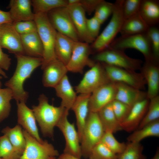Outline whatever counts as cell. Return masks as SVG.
Segmentation results:
<instances>
[{"label": "cell", "mask_w": 159, "mask_h": 159, "mask_svg": "<svg viewBox=\"0 0 159 159\" xmlns=\"http://www.w3.org/2000/svg\"><path fill=\"white\" fill-rule=\"evenodd\" d=\"M15 55L17 59L16 69L13 76L5 82V85L11 90L13 99L16 103L21 102L26 103L29 95L28 92L23 88L24 82L30 77L36 68L41 66L42 58L25 55Z\"/></svg>", "instance_id": "obj_1"}, {"label": "cell", "mask_w": 159, "mask_h": 159, "mask_svg": "<svg viewBox=\"0 0 159 159\" xmlns=\"http://www.w3.org/2000/svg\"><path fill=\"white\" fill-rule=\"evenodd\" d=\"M38 100V105L33 106L32 110L43 135L53 138L54 127L56 126L66 109L60 105L57 107L50 105L48 98L43 94L39 95Z\"/></svg>", "instance_id": "obj_2"}, {"label": "cell", "mask_w": 159, "mask_h": 159, "mask_svg": "<svg viewBox=\"0 0 159 159\" xmlns=\"http://www.w3.org/2000/svg\"><path fill=\"white\" fill-rule=\"evenodd\" d=\"M34 21L43 47L41 69L43 70L51 62L57 59L54 50L57 31L50 23L46 13L34 14Z\"/></svg>", "instance_id": "obj_3"}, {"label": "cell", "mask_w": 159, "mask_h": 159, "mask_svg": "<svg viewBox=\"0 0 159 159\" xmlns=\"http://www.w3.org/2000/svg\"><path fill=\"white\" fill-rule=\"evenodd\" d=\"M122 0H116L111 19L106 27L92 43V49L98 52L109 47L120 33L125 20L122 9Z\"/></svg>", "instance_id": "obj_4"}, {"label": "cell", "mask_w": 159, "mask_h": 159, "mask_svg": "<svg viewBox=\"0 0 159 159\" xmlns=\"http://www.w3.org/2000/svg\"><path fill=\"white\" fill-rule=\"evenodd\" d=\"M105 132L97 113L89 112L80 140L82 156L88 158L91 150L101 142Z\"/></svg>", "instance_id": "obj_5"}, {"label": "cell", "mask_w": 159, "mask_h": 159, "mask_svg": "<svg viewBox=\"0 0 159 159\" xmlns=\"http://www.w3.org/2000/svg\"><path fill=\"white\" fill-rule=\"evenodd\" d=\"M94 59L95 62L134 71L140 69L143 63L140 59L128 56L124 51L110 47L97 52Z\"/></svg>", "instance_id": "obj_6"}, {"label": "cell", "mask_w": 159, "mask_h": 159, "mask_svg": "<svg viewBox=\"0 0 159 159\" xmlns=\"http://www.w3.org/2000/svg\"><path fill=\"white\" fill-rule=\"evenodd\" d=\"M109 47L123 51L127 49H135L143 54L145 61H155L153 58L150 44L146 33L121 35L115 39Z\"/></svg>", "instance_id": "obj_7"}, {"label": "cell", "mask_w": 159, "mask_h": 159, "mask_svg": "<svg viewBox=\"0 0 159 159\" xmlns=\"http://www.w3.org/2000/svg\"><path fill=\"white\" fill-rule=\"evenodd\" d=\"M111 82L102 64L96 62L76 87V92L80 94H91L100 87Z\"/></svg>", "instance_id": "obj_8"}, {"label": "cell", "mask_w": 159, "mask_h": 159, "mask_svg": "<svg viewBox=\"0 0 159 159\" xmlns=\"http://www.w3.org/2000/svg\"><path fill=\"white\" fill-rule=\"evenodd\" d=\"M26 145L20 159H52L59 156L58 151L46 140L40 143L24 129Z\"/></svg>", "instance_id": "obj_9"}, {"label": "cell", "mask_w": 159, "mask_h": 159, "mask_svg": "<svg viewBox=\"0 0 159 159\" xmlns=\"http://www.w3.org/2000/svg\"><path fill=\"white\" fill-rule=\"evenodd\" d=\"M68 114L69 111L66 109L56 125L62 133L65 140L63 153L81 159L82 154L78 133L74 124L69 121Z\"/></svg>", "instance_id": "obj_10"}, {"label": "cell", "mask_w": 159, "mask_h": 159, "mask_svg": "<svg viewBox=\"0 0 159 159\" xmlns=\"http://www.w3.org/2000/svg\"><path fill=\"white\" fill-rule=\"evenodd\" d=\"M47 16L50 23L57 32L75 42L80 41L66 7L53 9L47 13Z\"/></svg>", "instance_id": "obj_11"}, {"label": "cell", "mask_w": 159, "mask_h": 159, "mask_svg": "<svg viewBox=\"0 0 159 159\" xmlns=\"http://www.w3.org/2000/svg\"><path fill=\"white\" fill-rule=\"evenodd\" d=\"M102 63L112 82L122 83L140 90L145 89L146 81L141 72Z\"/></svg>", "instance_id": "obj_12"}, {"label": "cell", "mask_w": 159, "mask_h": 159, "mask_svg": "<svg viewBox=\"0 0 159 159\" xmlns=\"http://www.w3.org/2000/svg\"><path fill=\"white\" fill-rule=\"evenodd\" d=\"M91 51L89 44L80 41L75 42L71 58L66 65L68 71L82 74L86 66L92 67L96 62L89 58Z\"/></svg>", "instance_id": "obj_13"}, {"label": "cell", "mask_w": 159, "mask_h": 159, "mask_svg": "<svg viewBox=\"0 0 159 159\" xmlns=\"http://www.w3.org/2000/svg\"><path fill=\"white\" fill-rule=\"evenodd\" d=\"M116 87L111 82L100 87L91 95L89 102L90 112H97L101 108L115 99Z\"/></svg>", "instance_id": "obj_14"}, {"label": "cell", "mask_w": 159, "mask_h": 159, "mask_svg": "<svg viewBox=\"0 0 159 159\" xmlns=\"http://www.w3.org/2000/svg\"><path fill=\"white\" fill-rule=\"evenodd\" d=\"M0 46L14 54L25 55L20 35L14 29L12 23L0 26Z\"/></svg>", "instance_id": "obj_15"}, {"label": "cell", "mask_w": 159, "mask_h": 159, "mask_svg": "<svg viewBox=\"0 0 159 159\" xmlns=\"http://www.w3.org/2000/svg\"><path fill=\"white\" fill-rule=\"evenodd\" d=\"M77 31L80 41L92 43L94 40L90 35L87 27L85 12L79 4L66 7Z\"/></svg>", "instance_id": "obj_16"}, {"label": "cell", "mask_w": 159, "mask_h": 159, "mask_svg": "<svg viewBox=\"0 0 159 159\" xmlns=\"http://www.w3.org/2000/svg\"><path fill=\"white\" fill-rule=\"evenodd\" d=\"M147 85V97L149 99L158 95L159 91V62L145 61L140 69Z\"/></svg>", "instance_id": "obj_17"}, {"label": "cell", "mask_w": 159, "mask_h": 159, "mask_svg": "<svg viewBox=\"0 0 159 159\" xmlns=\"http://www.w3.org/2000/svg\"><path fill=\"white\" fill-rule=\"evenodd\" d=\"M149 101L146 98L131 107L128 115L120 124L122 130L130 132L138 129L147 112Z\"/></svg>", "instance_id": "obj_18"}, {"label": "cell", "mask_w": 159, "mask_h": 159, "mask_svg": "<svg viewBox=\"0 0 159 159\" xmlns=\"http://www.w3.org/2000/svg\"><path fill=\"white\" fill-rule=\"evenodd\" d=\"M24 102L17 103L18 124L21 126L24 130L39 142L42 143L43 140L39 135L33 111Z\"/></svg>", "instance_id": "obj_19"}, {"label": "cell", "mask_w": 159, "mask_h": 159, "mask_svg": "<svg viewBox=\"0 0 159 159\" xmlns=\"http://www.w3.org/2000/svg\"><path fill=\"white\" fill-rule=\"evenodd\" d=\"M43 70V85L46 87L54 88L68 72L66 66L58 59L49 63Z\"/></svg>", "instance_id": "obj_20"}, {"label": "cell", "mask_w": 159, "mask_h": 159, "mask_svg": "<svg viewBox=\"0 0 159 159\" xmlns=\"http://www.w3.org/2000/svg\"><path fill=\"white\" fill-rule=\"evenodd\" d=\"M116 87L115 99L132 107L138 102L147 97L146 92L125 84L115 82Z\"/></svg>", "instance_id": "obj_21"}, {"label": "cell", "mask_w": 159, "mask_h": 159, "mask_svg": "<svg viewBox=\"0 0 159 159\" xmlns=\"http://www.w3.org/2000/svg\"><path fill=\"white\" fill-rule=\"evenodd\" d=\"M30 0H11L8 8L12 22L33 20L34 14L32 11Z\"/></svg>", "instance_id": "obj_22"}, {"label": "cell", "mask_w": 159, "mask_h": 159, "mask_svg": "<svg viewBox=\"0 0 159 159\" xmlns=\"http://www.w3.org/2000/svg\"><path fill=\"white\" fill-rule=\"evenodd\" d=\"M91 95L80 94L77 96L71 109L74 111L75 115L77 131L80 143L82 131L89 112V102Z\"/></svg>", "instance_id": "obj_23"}, {"label": "cell", "mask_w": 159, "mask_h": 159, "mask_svg": "<svg viewBox=\"0 0 159 159\" xmlns=\"http://www.w3.org/2000/svg\"><path fill=\"white\" fill-rule=\"evenodd\" d=\"M54 88L57 96L61 99L60 106L69 111L71 109L77 96L67 75Z\"/></svg>", "instance_id": "obj_24"}, {"label": "cell", "mask_w": 159, "mask_h": 159, "mask_svg": "<svg viewBox=\"0 0 159 159\" xmlns=\"http://www.w3.org/2000/svg\"><path fill=\"white\" fill-rule=\"evenodd\" d=\"M20 36L25 55L34 57H42L43 47L37 32Z\"/></svg>", "instance_id": "obj_25"}, {"label": "cell", "mask_w": 159, "mask_h": 159, "mask_svg": "<svg viewBox=\"0 0 159 159\" xmlns=\"http://www.w3.org/2000/svg\"><path fill=\"white\" fill-rule=\"evenodd\" d=\"M75 41L57 32L54 50L57 59L66 66L71 58Z\"/></svg>", "instance_id": "obj_26"}, {"label": "cell", "mask_w": 159, "mask_h": 159, "mask_svg": "<svg viewBox=\"0 0 159 159\" xmlns=\"http://www.w3.org/2000/svg\"><path fill=\"white\" fill-rule=\"evenodd\" d=\"M139 13L149 26H156L159 22V1L142 0Z\"/></svg>", "instance_id": "obj_27"}, {"label": "cell", "mask_w": 159, "mask_h": 159, "mask_svg": "<svg viewBox=\"0 0 159 159\" xmlns=\"http://www.w3.org/2000/svg\"><path fill=\"white\" fill-rule=\"evenodd\" d=\"M111 102L103 107L97 113L105 132L113 133L122 129L114 112Z\"/></svg>", "instance_id": "obj_28"}, {"label": "cell", "mask_w": 159, "mask_h": 159, "mask_svg": "<svg viewBox=\"0 0 159 159\" xmlns=\"http://www.w3.org/2000/svg\"><path fill=\"white\" fill-rule=\"evenodd\" d=\"M149 27L138 12L125 20L120 33L121 36L145 33Z\"/></svg>", "instance_id": "obj_29"}, {"label": "cell", "mask_w": 159, "mask_h": 159, "mask_svg": "<svg viewBox=\"0 0 159 159\" xmlns=\"http://www.w3.org/2000/svg\"><path fill=\"white\" fill-rule=\"evenodd\" d=\"M1 132L8 137L15 150L21 156L25 150L26 142L21 126L18 124L13 128L6 127Z\"/></svg>", "instance_id": "obj_30"}, {"label": "cell", "mask_w": 159, "mask_h": 159, "mask_svg": "<svg viewBox=\"0 0 159 159\" xmlns=\"http://www.w3.org/2000/svg\"><path fill=\"white\" fill-rule=\"evenodd\" d=\"M151 136L159 137V119L134 131L127 140L129 142L140 143L144 139Z\"/></svg>", "instance_id": "obj_31"}, {"label": "cell", "mask_w": 159, "mask_h": 159, "mask_svg": "<svg viewBox=\"0 0 159 159\" xmlns=\"http://www.w3.org/2000/svg\"><path fill=\"white\" fill-rule=\"evenodd\" d=\"M31 5L34 14H47L55 9L67 7L68 3L66 0H32Z\"/></svg>", "instance_id": "obj_32"}, {"label": "cell", "mask_w": 159, "mask_h": 159, "mask_svg": "<svg viewBox=\"0 0 159 159\" xmlns=\"http://www.w3.org/2000/svg\"><path fill=\"white\" fill-rule=\"evenodd\" d=\"M143 147L140 143L129 142L120 154L118 159H146V156L143 153Z\"/></svg>", "instance_id": "obj_33"}, {"label": "cell", "mask_w": 159, "mask_h": 159, "mask_svg": "<svg viewBox=\"0 0 159 159\" xmlns=\"http://www.w3.org/2000/svg\"><path fill=\"white\" fill-rule=\"evenodd\" d=\"M149 100L147 112L137 129H140L147 124L159 119V95Z\"/></svg>", "instance_id": "obj_34"}, {"label": "cell", "mask_w": 159, "mask_h": 159, "mask_svg": "<svg viewBox=\"0 0 159 159\" xmlns=\"http://www.w3.org/2000/svg\"><path fill=\"white\" fill-rule=\"evenodd\" d=\"M12 99L13 93L10 89H0V123L9 116L11 109L10 102Z\"/></svg>", "instance_id": "obj_35"}, {"label": "cell", "mask_w": 159, "mask_h": 159, "mask_svg": "<svg viewBox=\"0 0 159 159\" xmlns=\"http://www.w3.org/2000/svg\"><path fill=\"white\" fill-rule=\"evenodd\" d=\"M88 158L89 159H118V155L113 152L100 142L92 148Z\"/></svg>", "instance_id": "obj_36"}, {"label": "cell", "mask_w": 159, "mask_h": 159, "mask_svg": "<svg viewBox=\"0 0 159 159\" xmlns=\"http://www.w3.org/2000/svg\"><path fill=\"white\" fill-rule=\"evenodd\" d=\"M21 156L16 151L8 137L0 136V158L2 159H20Z\"/></svg>", "instance_id": "obj_37"}, {"label": "cell", "mask_w": 159, "mask_h": 159, "mask_svg": "<svg viewBox=\"0 0 159 159\" xmlns=\"http://www.w3.org/2000/svg\"><path fill=\"white\" fill-rule=\"evenodd\" d=\"M113 134L110 132H105L101 142L113 152L118 155L125 149L127 144L119 142L115 138Z\"/></svg>", "instance_id": "obj_38"}, {"label": "cell", "mask_w": 159, "mask_h": 159, "mask_svg": "<svg viewBox=\"0 0 159 159\" xmlns=\"http://www.w3.org/2000/svg\"><path fill=\"white\" fill-rule=\"evenodd\" d=\"M114 7V3L102 0L96 7L94 16L102 24L110 15H112Z\"/></svg>", "instance_id": "obj_39"}, {"label": "cell", "mask_w": 159, "mask_h": 159, "mask_svg": "<svg viewBox=\"0 0 159 159\" xmlns=\"http://www.w3.org/2000/svg\"><path fill=\"white\" fill-rule=\"evenodd\" d=\"M149 40L154 59L159 61V29L156 26H149L146 33Z\"/></svg>", "instance_id": "obj_40"}, {"label": "cell", "mask_w": 159, "mask_h": 159, "mask_svg": "<svg viewBox=\"0 0 159 159\" xmlns=\"http://www.w3.org/2000/svg\"><path fill=\"white\" fill-rule=\"evenodd\" d=\"M141 1L142 0H122V9L125 19L139 12Z\"/></svg>", "instance_id": "obj_41"}, {"label": "cell", "mask_w": 159, "mask_h": 159, "mask_svg": "<svg viewBox=\"0 0 159 159\" xmlns=\"http://www.w3.org/2000/svg\"><path fill=\"white\" fill-rule=\"evenodd\" d=\"M111 104L115 115L121 124L128 115L131 107L116 100L112 101Z\"/></svg>", "instance_id": "obj_42"}, {"label": "cell", "mask_w": 159, "mask_h": 159, "mask_svg": "<svg viewBox=\"0 0 159 159\" xmlns=\"http://www.w3.org/2000/svg\"><path fill=\"white\" fill-rule=\"evenodd\" d=\"M12 25L20 35L37 32V26L34 20L16 22L13 23Z\"/></svg>", "instance_id": "obj_43"}, {"label": "cell", "mask_w": 159, "mask_h": 159, "mask_svg": "<svg viewBox=\"0 0 159 159\" xmlns=\"http://www.w3.org/2000/svg\"><path fill=\"white\" fill-rule=\"evenodd\" d=\"M87 24L88 33L95 41L99 35L102 24L94 16L90 19H87Z\"/></svg>", "instance_id": "obj_44"}, {"label": "cell", "mask_w": 159, "mask_h": 159, "mask_svg": "<svg viewBox=\"0 0 159 159\" xmlns=\"http://www.w3.org/2000/svg\"><path fill=\"white\" fill-rule=\"evenodd\" d=\"M102 0H80V4L88 14L94 12Z\"/></svg>", "instance_id": "obj_45"}, {"label": "cell", "mask_w": 159, "mask_h": 159, "mask_svg": "<svg viewBox=\"0 0 159 159\" xmlns=\"http://www.w3.org/2000/svg\"><path fill=\"white\" fill-rule=\"evenodd\" d=\"M11 59L9 55L4 53L0 46V68L5 70H9L11 64Z\"/></svg>", "instance_id": "obj_46"}, {"label": "cell", "mask_w": 159, "mask_h": 159, "mask_svg": "<svg viewBox=\"0 0 159 159\" xmlns=\"http://www.w3.org/2000/svg\"><path fill=\"white\" fill-rule=\"evenodd\" d=\"M7 23H12L9 11L0 9V26Z\"/></svg>", "instance_id": "obj_47"}, {"label": "cell", "mask_w": 159, "mask_h": 159, "mask_svg": "<svg viewBox=\"0 0 159 159\" xmlns=\"http://www.w3.org/2000/svg\"><path fill=\"white\" fill-rule=\"evenodd\" d=\"M57 159H81L70 155L63 153L59 155Z\"/></svg>", "instance_id": "obj_48"}, {"label": "cell", "mask_w": 159, "mask_h": 159, "mask_svg": "<svg viewBox=\"0 0 159 159\" xmlns=\"http://www.w3.org/2000/svg\"><path fill=\"white\" fill-rule=\"evenodd\" d=\"M68 5H72L80 3V0H68Z\"/></svg>", "instance_id": "obj_49"}, {"label": "cell", "mask_w": 159, "mask_h": 159, "mask_svg": "<svg viewBox=\"0 0 159 159\" xmlns=\"http://www.w3.org/2000/svg\"><path fill=\"white\" fill-rule=\"evenodd\" d=\"M1 76L6 78L7 77L6 73L2 69L0 68V79L2 78V76Z\"/></svg>", "instance_id": "obj_50"}, {"label": "cell", "mask_w": 159, "mask_h": 159, "mask_svg": "<svg viewBox=\"0 0 159 159\" xmlns=\"http://www.w3.org/2000/svg\"><path fill=\"white\" fill-rule=\"evenodd\" d=\"M152 159H159V150L158 148L155 155Z\"/></svg>", "instance_id": "obj_51"}, {"label": "cell", "mask_w": 159, "mask_h": 159, "mask_svg": "<svg viewBox=\"0 0 159 159\" xmlns=\"http://www.w3.org/2000/svg\"><path fill=\"white\" fill-rule=\"evenodd\" d=\"M1 86H2V83H1V81L0 80V89H1Z\"/></svg>", "instance_id": "obj_52"}, {"label": "cell", "mask_w": 159, "mask_h": 159, "mask_svg": "<svg viewBox=\"0 0 159 159\" xmlns=\"http://www.w3.org/2000/svg\"><path fill=\"white\" fill-rule=\"evenodd\" d=\"M52 159H56V158H52Z\"/></svg>", "instance_id": "obj_53"}, {"label": "cell", "mask_w": 159, "mask_h": 159, "mask_svg": "<svg viewBox=\"0 0 159 159\" xmlns=\"http://www.w3.org/2000/svg\"><path fill=\"white\" fill-rule=\"evenodd\" d=\"M0 159H2L0 158Z\"/></svg>", "instance_id": "obj_54"}]
</instances>
